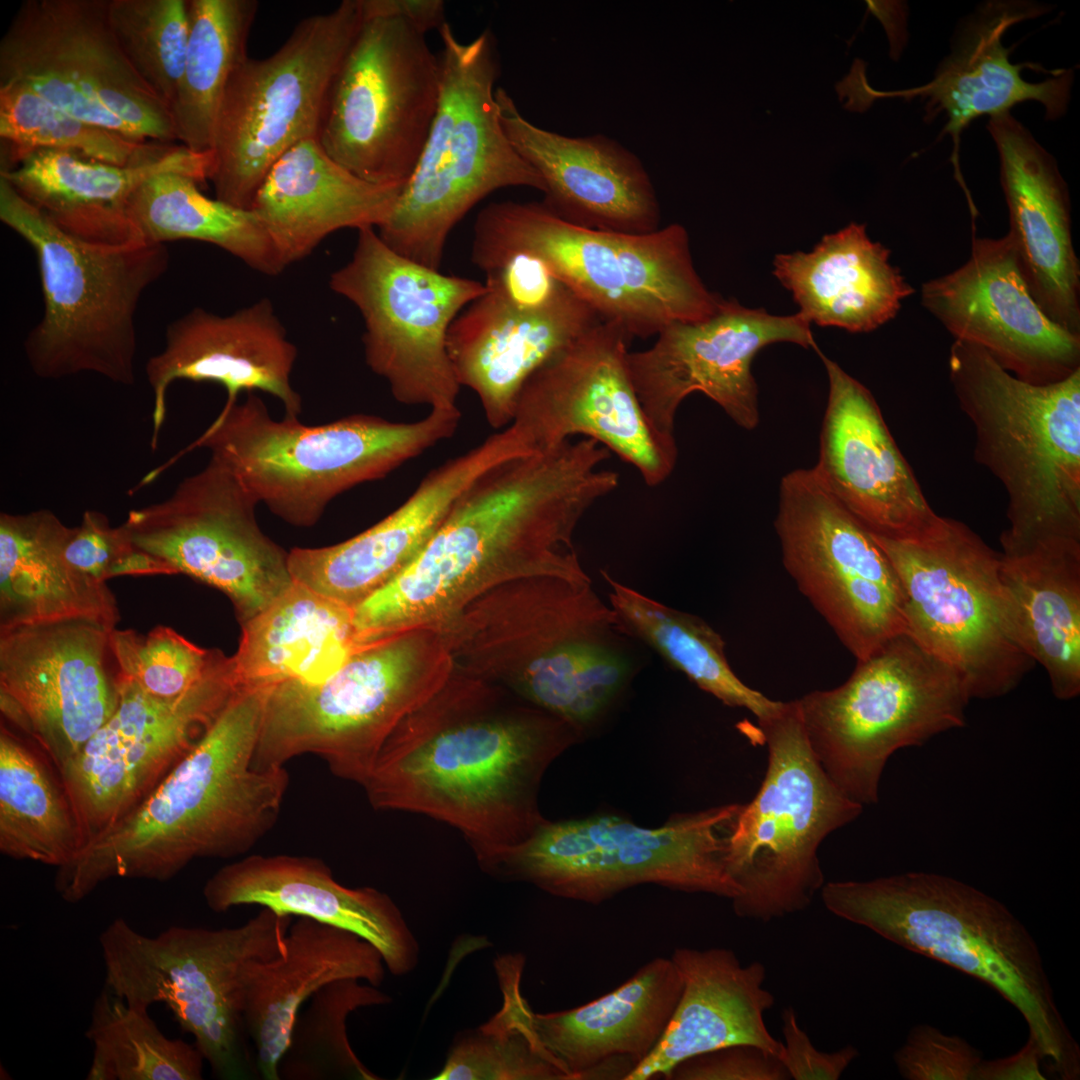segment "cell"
I'll return each mask as SVG.
<instances>
[{
  "mask_svg": "<svg viewBox=\"0 0 1080 1080\" xmlns=\"http://www.w3.org/2000/svg\"><path fill=\"white\" fill-rule=\"evenodd\" d=\"M0 137L8 146L4 160L36 149H55L115 165L143 158L160 144L75 118L18 82L0 83Z\"/></svg>",
  "mask_w": 1080,
  "mask_h": 1080,
  "instance_id": "cell-52",
  "label": "cell"
},
{
  "mask_svg": "<svg viewBox=\"0 0 1080 1080\" xmlns=\"http://www.w3.org/2000/svg\"><path fill=\"white\" fill-rule=\"evenodd\" d=\"M295 345L268 299L229 315L194 308L168 325L164 348L145 373L154 394L151 448L166 418V392L177 380L212 382L235 402L240 392L263 391L279 399L285 416L298 417L302 399L291 385Z\"/></svg>",
  "mask_w": 1080,
  "mask_h": 1080,
  "instance_id": "cell-31",
  "label": "cell"
},
{
  "mask_svg": "<svg viewBox=\"0 0 1080 1080\" xmlns=\"http://www.w3.org/2000/svg\"><path fill=\"white\" fill-rule=\"evenodd\" d=\"M670 1079L785 1080L789 1075L778 1057L759 1047L736 1045L681 1062Z\"/></svg>",
  "mask_w": 1080,
  "mask_h": 1080,
  "instance_id": "cell-57",
  "label": "cell"
},
{
  "mask_svg": "<svg viewBox=\"0 0 1080 1080\" xmlns=\"http://www.w3.org/2000/svg\"><path fill=\"white\" fill-rule=\"evenodd\" d=\"M360 0L302 19L266 58L233 73L218 113L208 180L215 197L250 209L266 174L291 147L318 136L338 67L362 23Z\"/></svg>",
  "mask_w": 1080,
  "mask_h": 1080,
  "instance_id": "cell-16",
  "label": "cell"
},
{
  "mask_svg": "<svg viewBox=\"0 0 1080 1080\" xmlns=\"http://www.w3.org/2000/svg\"><path fill=\"white\" fill-rule=\"evenodd\" d=\"M1046 11V5L1031 1L992 0L980 4L959 23L950 52L939 63L930 82L890 92L876 91L864 82L859 90L862 105L868 109L879 98L919 97L927 123L939 115L947 118L941 135L952 137L955 162L961 132L980 116L1010 112L1013 106L1026 101L1042 104L1048 120L1064 116L1074 81L1073 70L1062 69L1041 82L1026 81L1022 70H1046L1037 64H1013L1009 59L1013 48L1002 43L1009 28Z\"/></svg>",
  "mask_w": 1080,
  "mask_h": 1080,
  "instance_id": "cell-29",
  "label": "cell"
},
{
  "mask_svg": "<svg viewBox=\"0 0 1080 1080\" xmlns=\"http://www.w3.org/2000/svg\"><path fill=\"white\" fill-rule=\"evenodd\" d=\"M631 339L601 320L530 376L509 425L532 452L583 435L633 466L650 487L671 475L678 448L654 432L642 410L627 366Z\"/></svg>",
  "mask_w": 1080,
  "mask_h": 1080,
  "instance_id": "cell-23",
  "label": "cell"
},
{
  "mask_svg": "<svg viewBox=\"0 0 1080 1080\" xmlns=\"http://www.w3.org/2000/svg\"><path fill=\"white\" fill-rule=\"evenodd\" d=\"M670 958L683 983L679 1001L657 1045L625 1080L670 1079L681 1062L736 1045L759 1047L780 1059L783 1043L764 1021L774 997L764 988L761 962L743 966L726 948H677Z\"/></svg>",
  "mask_w": 1080,
  "mask_h": 1080,
  "instance_id": "cell-36",
  "label": "cell"
},
{
  "mask_svg": "<svg viewBox=\"0 0 1080 1080\" xmlns=\"http://www.w3.org/2000/svg\"><path fill=\"white\" fill-rule=\"evenodd\" d=\"M1000 555V579L1019 646L1045 668L1056 698L1077 697L1080 541H1049Z\"/></svg>",
  "mask_w": 1080,
  "mask_h": 1080,
  "instance_id": "cell-42",
  "label": "cell"
},
{
  "mask_svg": "<svg viewBox=\"0 0 1080 1080\" xmlns=\"http://www.w3.org/2000/svg\"><path fill=\"white\" fill-rule=\"evenodd\" d=\"M656 336L648 349L628 353L627 366L651 428L673 447L676 414L686 397L704 394L752 431L760 421L755 355L778 342L818 349L811 323L798 312L777 316L726 299L711 317L674 322Z\"/></svg>",
  "mask_w": 1080,
  "mask_h": 1080,
  "instance_id": "cell-24",
  "label": "cell"
},
{
  "mask_svg": "<svg viewBox=\"0 0 1080 1080\" xmlns=\"http://www.w3.org/2000/svg\"><path fill=\"white\" fill-rule=\"evenodd\" d=\"M203 896L218 913L259 905L353 932L379 950L395 976L410 973L418 963V942L394 901L372 887L342 885L318 858L249 855L216 871L205 883Z\"/></svg>",
  "mask_w": 1080,
  "mask_h": 1080,
  "instance_id": "cell-33",
  "label": "cell"
},
{
  "mask_svg": "<svg viewBox=\"0 0 1080 1080\" xmlns=\"http://www.w3.org/2000/svg\"><path fill=\"white\" fill-rule=\"evenodd\" d=\"M363 16H394L410 23L426 35L439 30L445 20V5L441 0H360Z\"/></svg>",
  "mask_w": 1080,
  "mask_h": 1080,
  "instance_id": "cell-60",
  "label": "cell"
},
{
  "mask_svg": "<svg viewBox=\"0 0 1080 1080\" xmlns=\"http://www.w3.org/2000/svg\"><path fill=\"white\" fill-rule=\"evenodd\" d=\"M617 626L644 641L700 689L758 721L779 710L775 701L747 686L732 670L722 637L697 616L678 611L602 572Z\"/></svg>",
  "mask_w": 1080,
  "mask_h": 1080,
  "instance_id": "cell-45",
  "label": "cell"
},
{
  "mask_svg": "<svg viewBox=\"0 0 1080 1080\" xmlns=\"http://www.w3.org/2000/svg\"><path fill=\"white\" fill-rule=\"evenodd\" d=\"M921 303L954 340L983 348L1023 381L1054 383L1080 368V335L1037 304L1008 234L973 236L961 267L922 284Z\"/></svg>",
  "mask_w": 1080,
  "mask_h": 1080,
  "instance_id": "cell-26",
  "label": "cell"
},
{
  "mask_svg": "<svg viewBox=\"0 0 1080 1080\" xmlns=\"http://www.w3.org/2000/svg\"><path fill=\"white\" fill-rule=\"evenodd\" d=\"M447 648L431 628L367 645L315 683L267 689L256 767L313 754L362 786L393 731L449 681Z\"/></svg>",
  "mask_w": 1080,
  "mask_h": 1080,
  "instance_id": "cell-11",
  "label": "cell"
},
{
  "mask_svg": "<svg viewBox=\"0 0 1080 1080\" xmlns=\"http://www.w3.org/2000/svg\"><path fill=\"white\" fill-rule=\"evenodd\" d=\"M112 630L86 618L0 627L1 713L59 770L115 710Z\"/></svg>",
  "mask_w": 1080,
  "mask_h": 1080,
  "instance_id": "cell-25",
  "label": "cell"
},
{
  "mask_svg": "<svg viewBox=\"0 0 1080 1080\" xmlns=\"http://www.w3.org/2000/svg\"><path fill=\"white\" fill-rule=\"evenodd\" d=\"M821 897L836 916L991 986L1022 1014L1048 1069L1065 1080L1079 1075V1047L1057 1008L1038 946L997 899L927 872L829 882Z\"/></svg>",
  "mask_w": 1080,
  "mask_h": 1080,
  "instance_id": "cell-4",
  "label": "cell"
},
{
  "mask_svg": "<svg viewBox=\"0 0 1080 1080\" xmlns=\"http://www.w3.org/2000/svg\"><path fill=\"white\" fill-rule=\"evenodd\" d=\"M485 283L513 304L529 309L550 304L565 287L539 257L524 252L507 257L486 273Z\"/></svg>",
  "mask_w": 1080,
  "mask_h": 1080,
  "instance_id": "cell-58",
  "label": "cell"
},
{
  "mask_svg": "<svg viewBox=\"0 0 1080 1080\" xmlns=\"http://www.w3.org/2000/svg\"><path fill=\"white\" fill-rule=\"evenodd\" d=\"M107 2L23 1L0 41V83L24 84L87 123L172 144L171 111L123 54Z\"/></svg>",
  "mask_w": 1080,
  "mask_h": 1080,
  "instance_id": "cell-18",
  "label": "cell"
},
{
  "mask_svg": "<svg viewBox=\"0 0 1080 1080\" xmlns=\"http://www.w3.org/2000/svg\"><path fill=\"white\" fill-rule=\"evenodd\" d=\"M0 220L37 258L43 314L24 341L33 373L43 379L95 373L133 385L136 313L144 292L168 268L166 245L72 234L1 178Z\"/></svg>",
  "mask_w": 1080,
  "mask_h": 1080,
  "instance_id": "cell-7",
  "label": "cell"
},
{
  "mask_svg": "<svg viewBox=\"0 0 1080 1080\" xmlns=\"http://www.w3.org/2000/svg\"><path fill=\"white\" fill-rule=\"evenodd\" d=\"M782 1022L785 1043L780 1061L789 1078L837 1080L858 1056V1050L851 1045L835 1052L816 1049L806 1032L799 1027L796 1013L791 1007L783 1011Z\"/></svg>",
  "mask_w": 1080,
  "mask_h": 1080,
  "instance_id": "cell-59",
  "label": "cell"
},
{
  "mask_svg": "<svg viewBox=\"0 0 1080 1080\" xmlns=\"http://www.w3.org/2000/svg\"><path fill=\"white\" fill-rule=\"evenodd\" d=\"M741 806L676 813L656 828L612 815L546 821L491 874L591 904L642 884L733 900L725 855Z\"/></svg>",
  "mask_w": 1080,
  "mask_h": 1080,
  "instance_id": "cell-12",
  "label": "cell"
},
{
  "mask_svg": "<svg viewBox=\"0 0 1080 1080\" xmlns=\"http://www.w3.org/2000/svg\"><path fill=\"white\" fill-rule=\"evenodd\" d=\"M889 256L865 224L852 222L810 252L777 254L773 274L811 324L864 333L893 319L914 292Z\"/></svg>",
  "mask_w": 1080,
  "mask_h": 1080,
  "instance_id": "cell-40",
  "label": "cell"
},
{
  "mask_svg": "<svg viewBox=\"0 0 1080 1080\" xmlns=\"http://www.w3.org/2000/svg\"><path fill=\"white\" fill-rule=\"evenodd\" d=\"M212 152L159 144L126 165L55 149H36L4 160L0 178L60 228L85 238L124 242L143 237L128 215V201L151 176L182 172L208 180Z\"/></svg>",
  "mask_w": 1080,
  "mask_h": 1080,
  "instance_id": "cell-35",
  "label": "cell"
},
{
  "mask_svg": "<svg viewBox=\"0 0 1080 1080\" xmlns=\"http://www.w3.org/2000/svg\"><path fill=\"white\" fill-rule=\"evenodd\" d=\"M774 528L786 571L857 660L906 633L892 563L813 468L782 477Z\"/></svg>",
  "mask_w": 1080,
  "mask_h": 1080,
  "instance_id": "cell-20",
  "label": "cell"
},
{
  "mask_svg": "<svg viewBox=\"0 0 1080 1080\" xmlns=\"http://www.w3.org/2000/svg\"><path fill=\"white\" fill-rule=\"evenodd\" d=\"M440 95L418 163L394 210L378 228L396 253L439 270L457 223L499 189L545 190L541 176L520 156L499 117L495 38L485 29L460 41L446 22L439 30Z\"/></svg>",
  "mask_w": 1080,
  "mask_h": 1080,
  "instance_id": "cell-9",
  "label": "cell"
},
{
  "mask_svg": "<svg viewBox=\"0 0 1080 1080\" xmlns=\"http://www.w3.org/2000/svg\"><path fill=\"white\" fill-rule=\"evenodd\" d=\"M610 451L590 438L501 462L457 499L414 560L353 610L374 643L452 619L494 588L533 578L591 583L573 536L619 486L600 468Z\"/></svg>",
  "mask_w": 1080,
  "mask_h": 1080,
  "instance_id": "cell-1",
  "label": "cell"
},
{
  "mask_svg": "<svg viewBox=\"0 0 1080 1080\" xmlns=\"http://www.w3.org/2000/svg\"><path fill=\"white\" fill-rule=\"evenodd\" d=\"M609 632L567 638L504 679L534 706L581 730L600 717L631 673L629 659L609 641Z\"/></svg>",
  "mask_w": 1080,
  "mask_h": 1080,
  "instance_id": "cell-48",
  "label": "cell"
},
{
  "mask_svg": "<svg viewBox=\"0 0 1080 1080\" xmlns=\"http://www.w3.org/2000/svg\"><path fill=\"white\" fill-rule=\"evenodd\" d=\"M520 252L539 257L601 320L632 338L705 320L723 300L696 272L688 232L678 223L630 234L572 224L543 202L488 204L474 223L472 263L486 274Z\"/></svg>",
  "mask_w": 1080,
  "mask_h": 1080,
  "instance_id": "cell-5",
  "label": "cell"
},
{
  "mask_svg": "<svg viewBox=\"0 0 1080 1080\" xmlns=\"http://www.w3.org/2000/svg\"><path fill=\"white\" fill-rule=\"evenodd\" d=\"M768 762L728 837L726 868L740 888L737 916L769 921L807 908L824 885L818 849L863 806L844 795L808 742L796 700L759 720Z\"/></svg>",
  "mask_w": 1080,
  "mask_h": 1080,
  "instance_id": "cell-14",
  "label": "cell"
},
{
  "mask_svg": "<svg viewBox=\"0 0 1080 1080\" xmlns=\"http://www.w3.org/2000/svg\"><path fill=\"white\" fill-rule=\"evenodd\" d=\"M671 958L644 964L625 983L580 1007L533 1013L545 1049L569 1080L624 1079L664 1034L682 992Z\"/></svg>",
  "mask_w": 1080,
  "mask_h": 1080,
  "instance_id": "cell-37",
  "label": "cell"
},
{
  "mask_svg": "<svg viewBox=\"0 0 1080 1080\" xmlns=\"http://www.w3.org/2000/svg\"><path fill=\"white\" fill-rule=\"evenodd\" d=\"M191 175L162 172L144 181L128 201V215L148 241L197 240L216 245L266 275L285 269L258 216L204 195Z\"/></svg>",
  "mask_w": 1080,
  "mask_h": 1080,
  "instance_id": "cell-44",
  "label": "cell"
},
{
  "mask_svg": "<svg viewBox=\"0 0 1080 1080\" xmlns=\"http://www.w3.org/2000/svg\"><path fill=\"white\" fill-rule=\"evenodd\" d=\"M257 499L218 459L183 479L165 500L131 510L121 525L131 546L223 592L239 624L263 611L293 579L289 552L256 518Z\"/></svg>",
  "mask_w": 1080,
  "mask_h": 1080,
  "instance_id": "cell-21",
  "label": "cell"
},
{
  "mask_svg": "<svg viewBox=\"0 0 1080 1080\" xmlns=\"http://www.w3.org/2000/svg\"><path fill=\"white\" fill-rule=\"evenodd\" d=\"M1012 240L1029 290L1056 324L1080 335V268L1067 185L1054 157L1011 112L989 117Z\"/></svg>",
  "mask_w": 1080,
  "mask_h": 1080,
  "instance_id": "cell-34",
  "label": "cell"
},
{
  "mask_svg": "<svg viewBox=\"0 0 1080 1080\" xmlns=\"http://www.w3.org/2000/svg\"><path fill=\"white\" fill-rule=\"evenodd\" d=\"M266 692L239 690L138 807L58 868L62 899L79 902L111 879L169 880L196 859L246 853L273 828L289 776L254 764Z\"/></svg>",
  "mask_w": 1080,
  "mask_h": 1080,
  "instance_id": "cell-3",
  "label": "cell"
},
{
  "mask_svg": "<svg viewBox=\"0 0 1080 1080\" xmlns=\"http://www.w3.org/2000/svg\"><path fill=\"white\" fill-rule=\"evenodd\" d=\"M255 0H189V38L184 70L171 115L176 138L194 152L212 149L227 85L248 57Z\"/></svg>",
  "mask_w": 1080,
  "mask_h": 1080,
  "instance_id": "cell-46",
  "label": "cell"
},
{
  "mask_svg": "<svg viewBox=\"0 0 1080 1080\" xmlns=\"http://www.w3.org/2000/svg\"><path fill=\"white\" fill-rule=\"evenodd\" d=\"M110 645L120 675L164 698L184 693L227 657L220 649L200 647L162 625L145 635L115 628Z\"/></svg>",
  "mask_w": 1080,
  "mask_h": 1080,
  "instance_id": "cell-54",
  "label": "cell"
},
{
  "mask_svg": "<svg viewBox=\"0 0 1080 1080\" xmlns=\"http://www.w3.org/2000/svg\"><path fill=\"white\" fill-rule=\"evenodd\" d=\"M364 322L369 368L396 401L454 409L460 384L447 352L452 322L486 286L441 273L389 248L374 228L358 230L351 259L330 277Z\"/></svg>",
  "mask_w": 1080,
  "mask_h": 1080,
  "instance_id": "cell-19",
  "label": "cell"
},
{
  "mask_svg": "<svg viewBox=\"0 0 1080 1080\" xmlns=\"http://www.w3.org/2000/svg\"><path fill=\"white\" fill-rule=\"evenodd\" d=\"M526 455L511 427L428 472L408 499L381 521L343 542L289 551L293 581L354 610L402 572L481 474Z\"/></svg>",
  "mask_w": 1080,
  "mask_h": 1080,
  "instance_id": "cell-28",
  "label": "cell"
},
{
  "mask_svg": "<svg viewBox=\"0 0 1080 1080\" xmlns=\"http://www.w3.org/2000/svg\"><path fill=\"white\" fill-rule=\"evenodd\" d=\"M132 550L121 525L113 527L103 513L87 510L81 523L71 529L65 555L80 572L106 582L112 570Z\"/></svg>",
  "mask_w": 1080,
  "mask_h": 1080,
  "instance_id": "cell-56",
  "label": "cell"
},
{
  "mask_svg": "<svg viewBox=\"0 0 1080 1080\" xmlns=\"http://www.w3.org/2000/svg\"><path fill=\"white\" fill-rule=\"evenodd\" d=\"M523 965L520 955L496 962L502 1008L457 1038L433 1080H569L537 1035L534 1012L520 991Z\"/></svg>",
  "mask_w": 1080,
  "mask_h": 1080,
  "instance_id": "cell-49",
  "label": "cell"
},
{
  "mask_svg": "<svg viewBox=\"0 0 1080 1080\" xmlns=\"http://www.w3.org/2000/svg\"><path fill=\"white\" fill-rule=\"evenodd\" d=\"M439 95V59L425 34L399 17L363 16L330 85L317 140L363 180L406 184Z\"/></svg>",
  "mask_w": 1080,
  "mask_h": 1080,
  "instance_id": "cell-17",
  "label": "cell"
},
{
  "mask_svg": "<svg viewBox=\"0 0 1080 1080\" xmlns=\"http://www.w3.org/2000/svg\"><path fill=\"white\" fill-rule=\"evenodd\" d=\"M872 535L901 582L906 633L960 674L971 699L1012 691L1035 662L1014 634L1001 555L951 518L916 540Z\"/></svg>",
  "mask_w": 1080,
  "mask_h": 1080,
  "instance_id": "cell-15",
  "label": "cell"
},
{
  "mask_svg": "<svg viewBox=\"0 0 1080 1080\" xmlns=\"http://www.w3.org/2000/svg\"><path fill=\"white\" fill-rule=\"evenodd\" d=\"M970 700L960 674L907 633L857 660L842 685L796 699L823 770L862 806L877 803L894 752L964 726Z\"/></svg>",
  "mask_w": 1080,
  "mask_h": 1080,
  "instance_id": "cell-13",
  "label": "cell"
},
{
  "mask_svg": "<svg viewBox=\"0 0 1080 1080\" xmlns=\"http://www.w3.org/2000/svg\"><path fill=\"white\" fill-rule=\"evenodd\" d=\"M484 284L452 322L447 352L460 386L477 395L487 423L501 429L530 376L601 318L566 287L550 304L529 309Z\"/></svg>",
  "mask_w": 1080,
  "mask_h": 1080,
  "instance_id": "cell-32",
  "label": "cell"
},
{
  "mask_svg": "<svg viewBox=\"0 0 1080 1080\" xmlns=\"http://www.w3.org/2000/svg\"><path fill=\"white\" fill-rule=\"evenodd\" d=\"M1043 1056L1036 1044L1028 1038L1027 1043L1016 1054L985 1061L979 1064L974 1079L978 1080H1043L1041 1070Z\"/></svg>",
  "mask_w": 1080,
  "mask_h": 1080,
  "instance_id": "cell-61",
  "label": "cell"
},
{
  "mask_svg": "<svg viewBox=\"0 0 1080 1080\" xmlns=\"http://www.w3.org/2000/svg\"><path fill=\"white\" fill-rule=\"evenodd\" d=\"M502 127L515 150L541 176L543 204L572 224L646 234L660 227L655 187L640 158L604 135L565 136L536 126L503 88L496 89Z\"/></svg>",
  "mask_w": 1080,
  "mask_h": 1080,
  "instance_id": "cell-30",
  "label": "cell"
},
{
  "mask_svg": "<svg viewBox=\"0 0 1080 1080\" xmlns=\"http://www.w3.org/2000/svg\"><path fill=\"white\" fill-rule=\"evenodd\" d=\"M894 1059L900 1074L909 1080H974L983 1060L964 1039L926 1024L910 1031Z\"/></svg>",
  "mask_w": 1080,
  "mask_h": 1080,
  "instance_id": "cell-55",
  "label": "cell"
},
{
  "mask_svg": "<svg viewBox=\"0 0 1080 1080\" xmlns=\"http://www.w3.org/2000/svg\"><path fill=\"white\" fill-rule=\"evenodd\" d=\"M385 962L359 935L307 917L292 921L282 952L254 963L245 986L244 1022L259 1076L279 1080L278 1066L303 1005L341 979L380 986Z\"/></svg>",
  "mask_w": 1080,
  "mask_h": 1080,
  "instance_id": "cell-38",
  "label": "cell"
},
{
  "mask_svg": "<svg viewBox=\"0 0 1080 1080\" xmlns=\"http://www.w3.org/2000/svg\"><path fill=\"white\" fill-rule=\"evenodd\" d=\"M460 418L458 408L430 409L413 422L353 414L311 426L275 420L249 392L242 403L226 402L192 447L208 449L273 514L311 527L338 495L451 438Z\"/></svg>",
  "mask_w": 1080,
  "mask_h": 1080,
  "instance_id": "cell-8",
  "label": "cell"
},
{
  "mask_svg": "<svg viewBox=\"0 0 1080 1080\" xmlns=\"http://www.w3.org/2000/svg\"><path fill=\"white\" fill-rule=\"evenodd\" d=\"M948 367L974 426L975 459L1008 496L1002 554L1080 541V368L1061 381L1033 384L961 340L951 345Z\"/></svg>",
  "mask_w": 1080,
  "mask_h": 1080,
  "instance_id": "cell-6",
  "label": "cell"
},
{
  "mask_svg": "<svg viewBox=\"0 0 1080 1080\" xmlns=\"http://www.w3.org/2000/svg\"><path fill=\"white\" fill-rule=\"evenodd\" d=\"M242 688L232 656L171 698L118 673L114 712L60 769L83 846L138 807Z\"/></svg>",
  "mask_w": 1080,
  "mask_h": 1080,
  "instance_id": "cell-22",
  "label": "cell"
},
{
  "mask_svg": "<svg viewBox=\"0 0 1080 1080\" xmlns=\"http://www.w3.org/2000/svg\"><path fill=\"white\" fill-rule=\"evenodd\" d=\"M479 682H450L405 718L362 786L379 810L457 828L486 872L547 820L538 791L578 730L540 708L506 707Z\"/></svg>",
  "mask_w": 1080,
  "mask_h": 1080,
  "instance_id": "cell-2",
  "label": "cell"
},
{
  "mask_svg": "<svg viewBox=\"0 0 1080 1080\" xmlns=\"http://www.w3.org/2000/svg\"><path fill=\"white\" fill-rule=\"evenodd\" d=\"M241 629L232 658L244 688L321 681L367 646L358 640L353 610L295 581Z\"/></svg>",
  "mask_w": 1080,
  "mask_h": 1080,
  "instance_id": "cell-43",
  "label": "cell"
},
{
  "mask_svg": "<svg viewBox=\"0 0 1080 1080\" xmlns=\"http://www.w3.org/2000/svg\"><path fill=\"white\" fill-rule=\"evenodd\" d=\"M829 392L812 467L872 534L916 540L943 521L930 507L871 392L819 349Z\"/></svg>",
  "mask_w": 1080,
  "mask_h": 1080,
  "instance_id": "cell-27",
  "label": "cell"
},
{
  "mask_svg": "<svg viewBox=\"0 0 1080 1080\" xmlns=\"http://www.w3.org/2000/svg\"><path fill=\"white\" fill-rule=\"evenodd\" d=\"M108 20L126 59L171 109L189 38V0H108Z\"/></svg>",
  "mask_w": 1080,
  "mask_h": 1080,
  "instance_id": "cell-53",
  "label": "cell"
},
{
  "mask_svg": "<svg viewBox=\"0 0 1080 1080\" xmlns=\"http://www.w3.org/2000/svg\"><path fill=\"white\" fill-rule=\"evenodd\" d=\"M292 921L261 908L236 927L175 925L152 936L116 918L99 937L104 987L132 1005H165L218 1078H255L244 1022L247 975L282 952Z\"/></svg>",
  "mask_w": 1080,
  "mask_h": 1080,
  "instance_id": "cell-10",
  "label": "cell"
},
{
  "mask_svg": "<svg viewBox=\"0 0 1080 1080\" xmlns=\"http://www.w3.org/2000/svg\"><path fill=\"white\" fill-rule=\"evenodd\" d=\"M389 1002V995L356 979L321 988L295 1020L279 1062V1080L380 1079L351 1048L346 1020L358 1008Z\"/></svg>",
  "mask_w": 1080,
  "mask_h": 1080,
  "instance_id": "cell-51",
  "label": "cell"
},
{
  "mask_svg": "<svg viewBox=\"0 0 1080 1080\" xmlns=\"http://www.w3.org/2000/svg\"><path fill=\"white\" fill-rule=\"evenodd\" d=\"M404 185L359 178L311 138L277 159L250 209L287 267L308 256L337 230L379 228L390 217Z\"/></svg>",
  "mask_w": 1080,
  "mask_h": 1080,
  "instance_id": "cell-39",
  "label": "cell"
},
{
  "mask_svg": "<svg viewBox=\"0 0 1080 1080\" xmlns=\"http://www.w3.org/2000/svg\"><path fill=\"white\" fill-rule=\"evenodd\" d=\"M82 837L63 789L44 765L6 729L0 733V851L60 868L82 849Z\"/></svg>",
  "mask_w": 1080,
  "mask_h": 1080,
  "instance_id": "cell-47",
  "label": "cell"
},
{
  "mask_svg": "<svg viewBox=\"0 0 1080 1080\" xmlns=\"http://www.w3.org/2000/svg\"><path fill=\"white\" fill-rule=\"evenodd\" d=\"M148 1009L102 989L85 1032L93 1046L87 1080L203 1079L205 1060L195 1044L167 1037Z\"/></svg>",
  "mask_w": 1080,
  "mask_h": 1080,
  "instance_id": "cell-50",
  "label": "cell"
},
{
  "mask_svg": "<svg viewBox=\"0 0 1080 1080\" xmlns=\"http://www.w3.org/2000/svg\"><path fill=\"white\" fill-rule=\"evenodd\" d=\"M71 529L46 509L0 514V627L86 618L116 628L106 582L66 558Z\"/></svg>",
  "mask_w": 1080,
  "mask_h": 1080,
  "instance_id": "cell-41",
  "label": "cell"
}]
</instances>
